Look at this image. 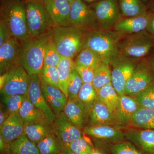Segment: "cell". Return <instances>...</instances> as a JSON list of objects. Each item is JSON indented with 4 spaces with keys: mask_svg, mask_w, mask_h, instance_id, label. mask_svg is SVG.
Returning <instances> with one entry per match:
<instances>
[{
    "mask_svg": "<svg viewBox=\"0 0 154 154\" xmlns=\"http://www.w3.org/2000/svg\"><path fill=\"white\" fill-rule=\"evenodd\" d=\"M51 34L30 38L22 42L18 64L23 67L30 76L40 75L42 72L45 47Z\"/></svg>",
    "mask_w": 154,
    "mask_h": 154,
    "instance_id": "1",
    "label": "cell"
},
{
    "mask_svg": "<svg viewBox=\"0 0 154 154\" xmlns=\"http://www.w3.org/2000/svg\"><path fill=\"white\" fill-rule=\"evenodd\" d=\"M88 33L70 25L54 27L52 36L60 55L63 57L73 59L84 48Z\"/></svg>",
    "mask_w": 154,
    "mask_h": 154,
    "instance_id": "2",
    "label": "cell"
},
{
    "mask_svg": "<svg viewBox=\"0 0 154 154\" xmlns=\"http://www.w3.org/2000/svg\"><path fill=\"white\" fill-rule=\"evenodd\" d=\"M1 19L8 25L12 36L21 42L30 38L26 20L25 4L22 0H1Z\"/></svg>",
    "mask_w": 154,
    "mask_h": 154,
    "instance_id": "3",
    "label": "cell"
},
{
    "mask_svg": "<svg viewBox=\"0 0 154 154\" xmlns=\"http://www.w3.org/2000/svg\"><path fill=\"white\" fill-rule=\"evenodd\" d=\"M124 35L111 29L91 31L87 34L84 48L94 51L101 57L102 62L109 64L118 54L117 44Z\"/></svg>",
    "mask_w": 154,
    "mask_h": 154,
    "instance_id": "4",
    "label": "cell"
},
{
    "mask_svg": "<svg viewBox=\"0 0 154 154\" xmlns=\"http://www.w3.org/2000/svg\"><path fill=\"white\" fill-rule=\"evenodd\" d=\"M118 54L141 60L154 52V36L146 30L125 35L117 44Z\"/></svg>",
    "mask_w": 154,
    "mask_h": 154,
    "instance_id": "5",
    "label": "cell"
},
{
    "mask_svg": "<svg viewBox=\"0 0 154 154\" xmlns=\"http://www.w3.org/2000/svg\"><path fill=\"white\" fill-rule=\"evenodd\" d=\"M26 20L30 38L51 34L55 27L42 3L25 4Z\"/></svg>",
    "mask_w": 154,
    "mask_h": 154,
    "instance_id": "6",
    "label": "cell"
},
{
    "mask_svg": "<svg viewBox=\"0 0 154 154\" xmlns=\"http://www.w3.org/2000/svg\"><path fill=\"white\" fill-rule=\"evenodd\" d=\"M30 79L23 67L21 65H17L1 75V96H27Z\"/></svg>",
    "mask_w": 154,
    "mask_h": 154,
    "instance_id": "7",
    "label": "cell"
},
{
    "mask_svg": "<svg viewBox=\"0 0 154 154\" xmlns=\"http://www.w3.org/2000/svg\"><path fill=\"white\" fill-rule=\"evenodd\" d=\"M140 60L129 58L118 54L110 62L111 83L119 96L125 95L127 82Z\"/></svg>",
    "mask_w": 154,
    "mask_h": 154,
    "instance_id": "8",
    "label": "cell"
},
{
    "mask_svg": "<svg viewBox=\"0 0 154 154\" xmlns=\"http://www.w3.org/2000/svg\"><path fill=\"white\" fill-rule=\"evenodd\" d=\"M94 11L99 30H110L122 17L117 0H101L89 5Z\"/></svg>",
    "mask_w": 154,
    "mask_h": 154,
    "instance_id": "9",
    "label": "cell"
},
{
    "mask_svg": "<svg viewBox=\"0 0 154 154\" xmlns=\"http://www.w3.org/2000/svg\"><path fill=\"white\" fill-rule=\"evenodd\" d=\"M69 19L71 25L87 32L99 30L94 11L82 0H73L70 3Z\"/></svg>",
    "mask_w": 154,
    "mask_h": 154,
    "instance_id": "10",
    "label": "cell"
},
{
    "mask_svg": "<svg viewBox=\"0 0 154 154\" xmlns=\"http://www.w3.org/2000/svg\"><path fill=\"white\" fill-rule=\"evenodd\" d=\"M154 81V74L144 59L138 63L125 88V95L135 96L143 91Z\"/></svg>",
    "mask_w": 154,
    "mask_h": 154,
    "instance_id": "11",
    "label": "cell"
},
{
    "mask_svg": "<svg viewBox=\"0 0 154 154\" xmlns=\"http://www.w3.org/2000/svg\"><path fill=\"white\" fill-rule=\"evenodd\" d=\"M30 77L28 94L29 100L36 108L44 113L48 122L52 124L55 120L56 116L42 94L39 75H33Z\"/></svg>",
    "mask_w": 154,
    "mask_h": 154,
    "instance_id": "12",
    "label": "cell"
},
{
    "mask_svg": "<svg viewBox=\"0 0 154 154\" xmlns=\"http://www.w3.org/2000/svg\"><path fill=\"white\" fill-rule=\"evenodd\" d=\"M55 116V120L52 124L53 130L63 144L83 137L80 128L69 120L63 111Z\"/></svg>",
    "mask_w": 154,
    "mask_h": 154,
    "instance_id": "13",
    "label": "cell"
},
{
    "mask_svg": "<svg viewBox=\"0 0 154 154\" xmlns=\"http://www.w3.org/2000/svg\"><path fill=\"white\" fill-rule=\"evenodd\" d=\"M83 132L88 136L112 144L127 140L124 131L116 125H91L85 127Z\"/></svg>",
    "mask_w": 154,
    "mask_h": 154,
    "instance_id": "14",
    "label": "cell"
},
{
    "mask_svg": "<svg viewBox=\"0 0 154 154\" xmlns=\"http://www.w3.org/2000/svg\"><path fill=\"white\" fill-rule=\"evenodd\" d=\"M42 4L55 27L70 26V3L66 0H43Z\"/></svg>",
    "mask_w": 154,
    "mask_h": 154,
    "instance_id": "15",
    "label": "cell"
},
{
    "mask_svg": "<svg viewBox=\"0 0 154 154\" xmlns=\"http://www.w3.org/2000/svg\"><path fill=\"white\" fill-rule=\"evenodd\" d=\"M22 42L13 37L0 46V72L2 75L18 65Z\"/></svg>",
    "mask_w": 154,
    "mask_h": 154,
    "instance_id": "16",
    "label": "cell"
},
{
    "mask_svg": "<svg viewBox=\"0 0 154 154\" xmlns=\"http://www.w3.org/2000/svg\"><path fill=\"white\" fill-rule=\"evenodd\" d=\"M124 132L127 140L146 153L154 154V130L131 128Z\"/></svg>",
    "mask_w": 154,
    "mask_h": 154,
    "instance_id": "17",
    "label": "cell"
},
{
    "mask_svg": "<svg viewBox=\"0 0 154 154\" xmlns=\"http://www.w3.org/2000/svg\"><path fill=\"white\" fill-rule=\"evenodd\" d=\"M91 125H111L119 126L116 113L98 98L90 108Z\"/></svg>",
    "mask_w": 154,
    "mask_h": 154,
    "instance_id": "18",
    "label": "cell"
},
{
    "mask_svg": "<svg viewBox=\"0 0 154 154\" xmlns=\"http://www.w3.org/2000/svg\"><path fill=\"white\" fill-rule=\"evenodd\" d=\"M150 12L142 16L122 17L113 27V30L124 35L137 33L146 30L149 21Z\"/></svg>",
    "mask_w": 154,
    "mask_h": 154,
    "instance_id": "19",
    "label": "cell"
},
{
    "mask_svg": "<svg viewBox=\"0 0 154 154\" xmlns=\"http://www.w3.org/2000/svg\"><path fill=\"white\" fill-rule=\"evenodd\" d=\"M90 110V107L77 97L68 100L63 112L72 123L81 129L84 127Z\"/></svg>",
    "mask_w": 154,
    "mask_h": 154,
    "instance_id": "20",
    "label": "cell"
},
{
    "mask_svg": "<svg viewBox=\"0 0 154 154\" xmlns=\"http://www.w3.org/2000/svg\"><path fill=\"white\" fill-rule=\"evenodd\" d=\"M25 123L19 113H11L0 127V136L6 144L9 143L24 133Z\"/></svg>",
    "mask_w": 154,
    "mask_h": 154,
    "instance_id": "21",
    "label": "cell"
},
{
    "mask_svg": "<svg viewBox=\"0 0 154 154\" xmlns=\"http://www.w3.org/2000/svg\"><path fill=\"white\" fill-rule=\"evenodd\" d=\"M140 107L134 97L126 95L119 96V104L115 113L120 127L130 124L131 116Z\"/></svg>",
    "mask_w": 154,
    "mask_h": 154,
    "instance_id": "22",
    "label": "cell"
},
{
    "mask_svg": "<svg viewBox=\"0 0 154 154\" xmlns=\"http://www.w3.org/2000/svg\"><path fill=\"white\" fill-rule=\"evenodd\" d=\"M4 152L11 154H39L36 143L23 133L15 140L6 144Z\"/></svg>",
    "mask_w": 154,
    "mask_h": 154,
    "instance_id": "23",
    "label": "cell"
},
{
    "mask_svg": "<svg viewBox=\"0 0 154 154\" xmlns=\"http://www.w3.org/2000/svg\"><path fill=\"white\" fill-rule=\"evenodd\" d=\"M19 113L25 124L49 122L44 113L31 103L28 96L21 106Z\"/></svg>",
    "mask_w": 154,
    "mask_h": 154,
    "instance_id": "24",
    "label": "cell"
},
{
    "mask_svg": "<svg viewBox=\"0 0 154 154\" xmlns=\"http://www.w3.org/2000/svg\"><path fill=\"white\" fill-rule=\"evenodd\" d=\"M53 132L52 124L49 122L25 123L24 125V133L36 144Z\"/></svg>",
    "mask_w": 154,
    "mask_h": 154,
    "instance_id": "25",
    "label": "cell"
},
{
    "mask_svg": "<svg viewBox=\"0 0 154 154\" xmlns=\"http://www.w3.org/2000/svg\"><path fill=\"white\" fill-rule=\"evenodd\" d=\"M130 125L137 128L154 130V110L140 106L133 114Z\"/></svg>",
    "mask_w": 154,
    "mask_h": 154,
    "instance_id": "26",
    "label": "cell"
},
{
    "mask_svg": "<svg viewBox=\"0 0 154 154\" xmlns=\"http://www.w3.org/2000/svg\"><path fill=\"white\" fill-rule=\"evenodd\" d=\"M122 17L142 16L149 13L147 6L141 0H117Z\"/></svg>",
    "mask_w": 154,
    "mask_h": 154,
    "instance_id": "27",
    "label": "cell"
},
{
    "mask_svg": "<svg viewBox=\"0 0 154 154\" xmlns=\"http://www.w3.org/2000/svg\"><path fill=\"white\" fill-rule=\"evenodd\" d=\"M73 59L62 57L57 67L60 81V89L68 98V82L72 72L75 69Z\"/></svg>",
    "mask_w": 154,
    "mask_h": 154,
    "instance_id": "28",
    "label": "cell"
},
{
    "mask_svg": "<svg viewBox=\"0 0 154 154\" xmlns=\"http://www.w3.org/2000/svg\"><path fill=\"white\" fill-rule=\"evenodd\" d=\"M39 154H58L62 152L63 143L53 132L36 144Z\"/></svg>",
    "mask_w": 154,
    "mask_h": 154,
    "instance_id": "29",
    "label": "cell"
},
{
    "mask_svg": "<svg viewBox=\"0 0 154 154\" xmlns=\"http://www.w3.org/2000/svg\"><path fill=\"white\" fill-rule=\"evenodd\" d=\"M98 99L116 113L119 102V96L111 83H109L97 91Z\"/></svg>",
    "mask_w": 154,
    "mask_h": 154,
    "instance_id": "30",
    "label": "cell"
},
{
    "mask_svg": "<svg viewBox=\"0 0 154 154\" xmlns=\"http://www.w3.org/2000/svg\"><path fill=\"white\" fill-rule=\"evenodd\" d=\"M111 72L110 65L102 62L94 70L92 84L97 92L102 87L111 83Z\"/></svg>",
    "mask_w": 154,
    "mask_h": 154,
    "instance_id": "31",
    "label": "cell"
},
{
    "mask_svg": "<svg viewBox=\"0 0 154 154\" xmlns=\"http://www.w3.org/2000/svg\"><path fill=\"white\" fill-rule=\"evenodd\" d=\"M75 58V63L89 67L94 70L102 62L100 56L88 48H84Z\"/></svg>",
    "mask_w": 154,
    "mask_h": 154,
    "instance_id": "32",
    "label": "cell"
},
{
    "mask_svg": "<svg viewBox=\"0 0 154 154\" xmlns=\"http://www.w3.org/2000/svg\"><path fill=\"white\" fill-rule=\"evenodd\" d=\"M62 56L58 51L53 39L52 33L49 36L45 47L44 66H57Z\"/></svg>",
    "mask_w": 154,
    "mask_h": 154,
    "instance_id": "33",
    "label": "cell"
},
{
    "mask_svg": "<svg viewBox=\"0 0 154 154\" xmlns=\"http://www.w3.org/2000/svg\"><path fill=\"white\" fill-rule=\"evenodd\" d=\"M65 148L75 154H92L95 151L91 144L83 137L64 144Z\"/></svg>",
    "mask_w": 154,
    "mask_h": 154,
    "instance_id": "34",
    "label": "cell"
},
{
    "mask_svg": "<svg viewBox=\"0 0 154 154\" xmlns=\"http://www.w3.org/2000/svg\"><path fill=\"white\" fill-rule=\"evenodd\" d=\"M78 98L91 108V105L98 98L97 91L92 83H83Z\"/></svg>",
    "mask_w": 154,
    "mask_h": 154,
    "instance_id": "35",
    "label": "cell"
},
{
    "mask_svg": "<svg viewBox=\"0 0 154 154\" xmlns=\"http://www.w3.org/2000/svg\"><path fill=\"white\" fill-rule=\"evenodd\" d=\"M134 97L141 107L154 110V81L143 91Z\"/></svg>",
    "mask_w": 154,
    "mask_h": 154,
    "instance_id": "36",
    "label": "cell"
},
{
    "mask_svg": "<svg viewBox=\"0 0 154 154\" xmlns=\"http://www.w3.org/2000/svg\"><path fill=\"white\" fill-rule=\"evenodd\" d=\"M27 96L12 95L2 96L1 101L2 104L5 105L10 113H19V110L27 98Z\"/></svg>",
    "mask_w": 154,
    "mask_h": 154,
    "instance_id": "37",
    "label": "cell"
},
{
    "mask_svg": "<svg viewBox=\"0 0 154 154\" xmlns=\"http://www.w3.org/2000/svg\"><path fill=\"white\" fill-rule=\"evenodd\" d=\"M109 149L112 154H148L139 150L134 144L126 140L112 144Z\"/></svg>",
    "mask_w": 154,
    "mask_h": 154,
    "instance_id": "38",
    "label": "cell"
},
{
    "mask_svg": "<svg viewBox=\"0 0 154 154\" xmlns=\"http://www.w3.org/2000/svg\"><path fill=\"white\" fill-rule=\"evenodd\" d=\"M83 82L78 72L74 69L69 78L67 85L68 100L78 97Z\"/></svg>",
    "mask_w": 154,
    "mask_h": 154,
    "instance_id": "39",
    "label": "cell"
},
{
    "mask_svg": "<svg viewBox=\"0 0 154 154\" xmlns=\"http://www.w3.org/2000/svg\"><path fill=\"white\" fill-rule=\"evenodd\" d=\"M39 76L47 84L60 89L59 77L57 67L44 66Z\"/></svg>",
    "mask_w": 154,
    "mask_h": 154,
    "instance_id": "40",
    "label": "cell"
},
{
    "mask_svg": "<svg viewBox=\"0 0 154 154\" xmlns=\"http://www.w3.org/2000/svg\"><path fill=\"white\" fill-rule=\"evenodd\" d=\"M41 81L42 90L43 92L48 94L56 99L59 100L66 105L68 101V98L59 88H56L47 84L39 77Z\"/></svg>",
    "mask_w": 154,
    "mask_h": 154,
    "instance_id": "41",
    "label": "cell"
},
{
    "mask_svg": "<svg viewBox=\"0 0 154 154\" xmlns=\"http://www.w3.org/2000/svg\"><path fill=\"white\" fill-rule=\"evenodd\" d=\"M75 69L79 75L83 83L93 82L94 75V69L75 63Z\"/></svg>",
    "mask_w": 154,
    "mask_h": 154,
    "instance_id": "42",
    "label": "cell"
},
{
    "mask_svg": "<svg viewBox=\"0 0 154 154\" xmlns=\"http://www.w3.org/2000/svg\"><path fill=\"white\" fill-rule=\"evenodd\" d=\"M42 92L48 104L55 115L63 111L66 105L62 102L50 96L42 91Z\"/></svg>",
    "mask_w": 154,
    "mask_h": 154,
    "instance_id": "43",
    "label": "cell"
},
{
    "mask_svg": "<svg viewBox=\"0 0 154 154\" xmlns=\"http://www.w3.org/2000/svg\"><path fill=\"white\" fill-rule=\"evenodd\" d=\"M8 25L3 20L0 21V46L8 42L13 37Z\"/></svg>",
    "mask_w": 154,
    "mask_h": 154,
    "instance_id": "44",
    "label": "cell"
},
{
    "mask_svg": "<svg viewBox=\"0 0 154 154\" xmlns=\"http://www.w3.org/2000/svg\"><path fill=\"white\" fill-rule=\"evenodd\" d=\"M11 113L9 112L7 108L3 104H1L0 110V126L2 125L6 119L9 117Z\"/></svg>",
    "mask_w": 154,
    "mask_h": 154,
    "instance_id": "45",
    "label": "cell"
},
{
    "mask_svg": "<svg viewBox=\"0 0 154 154\" xmlns=\"http://www.w3.org/2000/svg\"><path fill=\"white\" fill-rule=\"evenodd\" d=\"M150 12V17L146 30L154 36V14L152 12Z\"/></svg>",
    "mask_w": 154,
    "mask_h": 154,
    "instance_id": "46",
    "label": "cell"
},
{
    "mask_svg": "<svg viewBox=\"0 0 154 154\" xmlns=\"http://www.w3.org/2000/svg\"><path fill=\"white\" fill-rule=\"evenodd\" d=\"M144 59L154 74V52Z\"/></svg>",
    "mask_w": 154,
    "mask_h": 154,
    "instance_id": "47",
    "label": "cell"
},
{
    "mask_svg": "<svg viewBox=\"0 0 154 154\" xmlns=\"http://www.w3.org/2000/svg\"><path fill=\"white\" fill-rule=\"evenodd\" d=\"M147 7L149 11L154 14V0H148Z\"/></svg>",
    "mask_w": 154,
    "mask_h": 154,
    "instance_id": "48",
    "label": "cell"
},
{
    "mask_svg": "<svg viewBox=\"0 0 154 154\" xmlns=\"http://www.w3.org/2000/svg\"><path fill=\"white\" fill-rule=\"evenodd\" d=\"M6 146V143L2 137L0 136V149L1 152H4Z\"/></svg>",
    "mask_w": 154,
    "mask_h": 154,
    "instance_id": "49",
    "label": "cell"
},
{
    "mask_svg": "<svg viewBox=\"0 0 154 154\" xmlns=\"http://www.w3.org/2000/svg\"><path fill=\"white\" fill-rule=\"evenodd\" d=\"M25 4L30 2H39L42 3L43 0H22Z\"/></svg>",
    "mask_w": 154,
    "mask_h": 154,
    "instance_id": "50",
    "label": "cell"
},
{
    "mask_svg": "<svg viewBox=\"0 0 154 154\" xmlns=\"http://www.w3.org/2000/svg\"><path fill=\"white\" fill-rule=\"evenodd\" d=\"M82 1H83L84 2L88 4V5H89L93 4V3L99 2V1H101V0H82Z\"/></svg>",
    "mask_w": 154,
    "mask_h": 154,
    "instance_id": "51",
    "label": "cell"
},
{
    "mask_svg": "<svg viewBox=\"0 0 154 154\" xmlns=\"http://www.w3.org/2000/svg\"><path fill=\"white\" fill-rule=\"evenodd\" d=\"M63 151L66 154H75L72 152H71L69 151L68 150L66 149L65 148V147L64 148L63 150Z\"/></svg>",
    "mask_w": 154,
    "mask_h": 154,
    "instance_id": "52",
    "label": "cell"
},
{
    "mask_svg": "<svg viewBox=\"0 0 154 154\" xmlns=\"http://www.w3.org/2000/svg\"><path fill=\"white\" fill-rule=\"evenodd\" d=\"M142 2H143L146 5V6H147V5L148 1V0H141Z\"/></svg>",
    "mask_w": 154,
    "mask_h": 154,
    "instance_id": "53",
    "label": "cell"
},
{
    "mask_svg": "<svg viewBox=\"0 0 154 154\" xmlns=\"http://www.w3.org/2000/svg\"><path fill=\"white\" fill-rule=\"evenodd\" d=\"M103 154L102 153L100 152H98V151H95V152H94V153H93V154Z\"/></svg>",
    "mask_w": 154,
    "mask_h": 154,
    "instance_id": "54",
    "label": "cell"
},
{
    "mask_svg": "<svg viewBox=\"0 0 154 154\" xmlns=\"http://www.w3.org/2000/svg\"><path fill=\"white\" fill-rule=\"evenodd\" d=\"M58 154H66V153H65L63 151H62L61 152H60L59 153H58Z\"/></svg>",
    "mask_w": 154,
    "mask_h": 154,
    "instance_id": "55",
    "label": "cell"
},
{
    "mask_svg": "<svg viewBox=\"0 0 154 154\" xmlns=\"http://www.w3.org/2000/svg\"><path fill=\"white\" fill-rule=\"evenodd\" d=\"M67 1H68V2H69L71 3V2H72L73 0H66Z\"/></svg>",
    "mask_w": 154,
    "mask_h": 154,
    "instance_id": "56",
    "label": "cell"
},
{
    "mask_svg": "<svg viewBox=\"0 0 154 154\" xmlns=\"http://www.w3.org/2000/svg\"><path fill=\"white\" fill-rule=\"evenodd\" d=\"M5 154H11L8 153H5Z\"/></svg>",
    "mask_w": 154,
    "mask_h": 154,
    "instance_id": "57",
    "label": "cell"
}]
</instances>
